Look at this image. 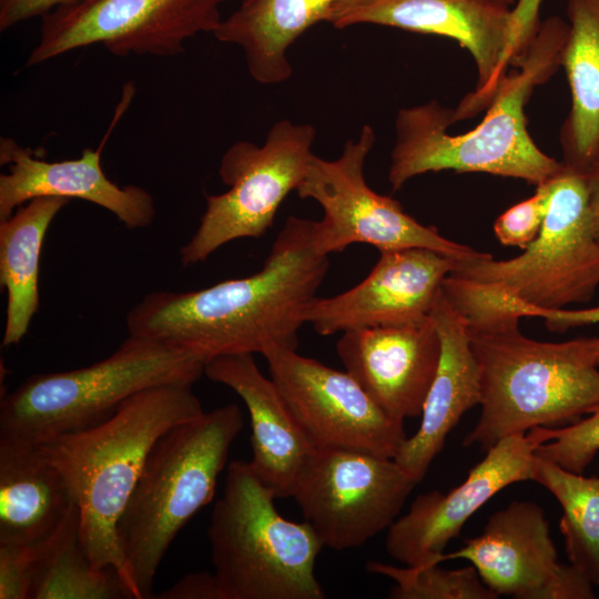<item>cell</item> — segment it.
Returning <instances> with one entry per match:
<instances>
[{
  "instance_id": "1",
  "label": "cell",
  "mask_w": 599,
  "mask_h": 599,
  "mask_svg": "<svg viewBox=\"0 0 599 599\" xmlns=\"http://www.w3.org/2000/svg\"><path fill=\"white\" fill-rule=\"evenodd\" d=\"M328 270L314 246V220L290 216L262 268L210 287L158 291L126 315L129 335L185 349L205 363L273 346L297 348L304 313Z\"/></svg>"
},
{
  "instance_id": "2",
  "label": "cell",
  "mask_w": 599,
  "mask_h": 599,
  "mask_svg": "<svg viewBox=\"0 0 599 599\" xmlns=\"http://www.w3.org/2000/svg\"><path fill=\"white\" fill-rule=\"evenodd\" d=\"M568 23L540 22L525 55L500 80L483 120L460 134L449 133L453 109L436 100L403 108L395 119L388 182L393 191L428 172L451 170L514 177L541 184L565 167L542 152L527 129L526 105L535 89L561 67Z\"/></svg>"
},
{
  "instance_id": "3",
  "label": "cell",
  "mask_w": 599,
  "mask_h": 599,
  "mask_svg": "<svg viewBox=\"0 0 599 599\" xmlns=\"http://www.w3.org/2000/svg\"><path fill=\"white\" fill-rule=\"evenodd\" d=\"M204 413L192 385H163L126 399L105 420L37 443L59 469L80 511V539L95 569H115L140 599L118 536L119 520L154 444Z\"/></svg>"
},
{
  "instance_id": "4",
  "label": "cell",
  "mask_w": 599,
  "mask_h": 599,
  "mask_svg": "<svg viewBox=\"0 0 599 599\" xmlns=\"http://www.w3.org/2000/svg\"><path fill=\"white\" fill-rule=\"evenodd\" d=\"M468 333L480 368L481 413L464 446L487 450L507 436L569 425L599 406V369L581 338L536 341L518 322Z\"/></svg>"
},
{
  "instance_id": "5",
  "label": "cell",
  "mask_w": 599,
  "mask_h": 599,
  "mask_svg": "<svg viewBox=\"0 0 599 599\" xmlns=\"http://www.w3.org/2000/svg\"><path fill=\"white\" fill-rule=\"evenodd\" d=\"M242 427L241 409L227 404L174 426L152 447L118 524L140 599L153 598V581L170 545L212 500Z\"/></svg>"
},
{
  "instance_id": "6",
  "label": "cell",
  "mask_w": 599,
  "mask_h": 599,
  "mask_svg": "<svg viewBox=\"0 0 599 599\" xmlns=\"http://www.w3.org/2000/svg\"><path fill=\"white\" fill-rule=\"evenodd\" d=\"M250 461L229 464L207 538L226 599H323L315 562L324 547L312 526L285 519Z\"/></svg>"
},
{
  "instance_id": "7",
  "label": "cell",
  "mask_w": 599,
  "mask_h": 599,
  "mask_svg": "<svg viewBox=\"0 0 599 599\" xmlns=\"http://www.w3.org/2000/svg\"><path fill=\"white\" fill-rule=\"evenodd\" d=\"M205 362L180 347L129 335L110 356L65 372L34 374L0 404V437L37 444L98 425L145 389L193 385Z\"/></svg>"
},
{
  "instance_id": "8",
  "label": "cell",
  "mask_w": 599,
  "mask_h": 599,
  "mask_svg": "<svg viewBox=\"0 0 599 599\" xmlns=\"http://www.w3.org/2000/svg\"><path fill=\"white\" fill-rule=\"evenodd\" d=\"M450 274L502 284L542 309L590 301L599 286V241L593 230L586 176L565 165L550 180L544 224L520 255L495 261L487 253L478 258L457 261Z\"/></svg>"
},
{
  "instance_id": "9",
  "label": "cell",
  "mask_w": 599,
  "mask_h": 599,
  "mask_svg": "<svg viewBox=\"0 0 599 599\" xmlns=\"http://www.w3.org/2000/svg\"><path fill=\"white\" fill-rule=\"evenodd\" d=\"M315 136L312 124L280 120L263 144L233 143L219 166L229 190L206 195L200 224L180 250L181 264L202 263L231 241L263 236L285 197L301 184L314 154Z\"/></svg>"
},
{
  "instance_id": "10",
  "label": "cell",
  "mask_w": 599,
  "mask_h": 599,
  "mask_svg": "<svg viewBox=\"0 0 599 599\" xmlns=\"http://www.w3.org/2000/svg\"><path fill=\"white\" fill-rule=\"evenodd\" d=\"M376 141L374 129L365 124L357 140H347L334 160L312 155L296 189L301 199L315 201L323 217L314 221V246L324 255L342 252L355 243L369 244L379 252L422 247L458 261L487 253L450 241L433 226L407 214L399 202L378 194L365 180L366 159Z\"/></svg>"
},
{
  "instance_id": "11",
  "label": "cell",
  "mask_w": 599,
  "mask_h": 599,
  "mask_svg": "<svg viewBox=\"0 0 599 599\" xmlns=\"http://www.w3.org/2000/svg\"><path fill=\"white\" fill-rule=\"evenodd\" d=\"M227 0H79L41 18L26 67L92 44L111 54L173 57L186 40L214 31Z\"/></svg>"
},
{
  "instance_id": "12",
  "label": "cell",
  "mask_w": 599,
  "mask_h": 599,
  "mask_svg": "<svg viewBox=\"0 0 599 599\" xmlns=\"http://www.w3.org/2000/svg\"><path fill=\"white\" fill-rule=\"evenodd\" d=\"M417 483L394 458L314 448L292 494L325 547H359L389 528Z\"/></svg>"
},
{
  "instance_id": "13",
  "label": "cell",
  "mask_w": 599,
  "mask_h": 599,
  "mask_svg": "<svg viewBox=\"0 0 599 599\" xmlns=\"http://www.w3.org/2000/svg\"><path fill=\"white\" fill-rule=\"evenodd\" d=\"M512 7L506 0H335L323 22L336 29L377 24L456 41L477 70L474 91L453 109L456 123L486 110L509 71Z\"/></svg>"
},
{
  "instance_id": "14",
  "label": "cell",
  "mask_w": 599,
  "mask_h": 599,
  "mask_svg": "<svg viewBox=\"0 0 599 599\" xmlns=\"http://www.w3.org/2000/svg\"><path fill=\"white\" fill-rule=\"evenodd\" d=\"M271 379L314 448H339L394 458L407 438L404 422L387 415L345 370L273 346L263 354Z\"/></svg>"
},
{
  "instance_id": "15",
  "label": "cell",
  "mask_w": 599,
  "mask_h": 599,
  "mask_svg": "<svg viewBox=\"0 0 599 599\" xmlns=\"http://www.w3.org/2000/svg\"><path fill=\"white\" fill-rule=\"evenodd\" d=\"M468 560L498 597L516 599H592V583L558 559L544 509L511 501L486 521L481 534L441 556L440 562Z\"/></svg>"
},
{
  "instance_id": "16",
  "label": "cell",
  "mask_w": 599,
  "mask_h": 599,
  "mask_svg": "<svg viewBox=\"0 0 599 599\" xmlns=\"http://www.w3.org/2000/svg\"><path fill=\"white\" fill-rule=\"evenodd\" d=\"M369 274L333 297H315L304 318L323 336L368 327L416 324L430 317L443 281L456 258L409 247L379 252Z\"/></svg>"
},
{
  "instance_id": "17",
  "label": "cell",
  "mask_w": 599,
  "mask_h": 599,
  "mask_svg": "<svg viewBox=\"0 0 599 599\" xmlns=\"http://www.w3.org/2000/svg\"><path fill=\"white\" fill-rule=\"evenodd\" d=\"M448 493L422 494L387 529L386 552L405 566L440 564L444 550L466 521L507 486L531 480L535 446L526 434L498 440Z\"/></svg>"
},
{
  "instance_id": "18",
  "label": "cell",
  "mask_w": 599,
  "mask_h": 599,
  "mask_svg": "<svg viewBox=\"0 0 599 599\" xmlns=\"http://www.w3.org/2000/svg\"><path fill=\"white\" fill-rule=\"evenodd\" d=\"M336 352L345 370L390 417L422 415L440 358L430 315L424 322L342 333Z\"/></svg>"
},
{
  "instance_id": "19",
  "label": "cell",
  "mask_w": 599,
  "mask_h": 599,
  "mask_svg": "<svg viewBox=\"0 0 599 599\" xmlns=\"http://www.w3.org/2000/svg\"><path fill=\"white\" fill-rule=\"evenodd\" d=\"M85 148L77 159L45 161L11 138L0 139V163L9 171L0 175V221L39 196L79 199L115 215L129 229L148 227L156 210L152 195L134 184L120 186L102 170L101 152Z\"/></svg>"
},
{
  "instance_id": "20",
  "label": "cell",
  "mask_w": 599,
  "mask_h": 599,
  "mask_svg": "<svg viewBox=\"0 0 599 599\" xmlns=\"http://www.w3.org/2000/svg\"><path fill=\"white\" fill-rule=\"evenodd\" d=\"M204 374L242 398L251 419L253 470L276 498L292 497L314 447L274 382L262 374L253 354L212 358L205 363Z\"/></svg>"
},
{
  "instance_id": "21",
  "label": "cell",
  "mask_w": 599,
  "mask_h": 599,
  "mask_svg": "<svg viewBox=\"0 0 599 599\" xmlns=\"http://www.w3.org/2000/svg\"><path fill=\"white\" fill-rule=\"evenodd\" d=\"M430 315L440 338L439 364L423 407L419 428L405 439L394 457L416 483L424 478L464 414L481 400L480 368L470 345L467 323L441 288Z\"/></svg>"
},
{
  "instance_id": "22",
  "label": "cell",
  "mask_w": 599,
  "mask_h": 599,
  "mask_svg": "<svg viewBox=\"0 0 599 599\" xmlns=\"http://www.w3.org/2000/svg\"><path fill=\"white\" fill-rule=\"evenodd\" d=\"M77 505L37 444L0 437V544L47 540Z\"/></svg>"
},
{
  "instance_id": "23",
  "label": "cell",
  "mask_w": 599,
  "mask_h": 599,
  "mask_svg": "<svg viewBox=\"0 0 599 599\" xmlns=\"http://www.w3.org/2000/svg\"><path fill=\"white\" fill-rule=\"evenodd\" d=\"M561 67L570 111L560 130L562 163L587 176L599 161V0H567Z\"/></svg>"
},
{
  "instance_id": "24",
  "label": "cell",
  "mask_w": 599,
  "mask_h": 599,
  "mask_svg": "<svg viewBox=\"0 0 599 599\" xmlns=\"http://www.w3.org/2000/svg\"><path fill=\"white\" fill-rule=\"evenodd\" d=\"M335 0H242L213 35L243 51L250 75L260 84L287 81L293 69L287 51L323 18Z\"/></svg>"
},
{
  "instance_id": "25",
  "label": "cell",
  "mask_w": 599,
  "mask_h": 599,
  "mask_svg": "<svg viewBox=\"0 0 599 599\" xmlns=\"http://www.w3.org/2000/svg\"><path fill=\"white\" fill-rule=\"evenodd\" d=\"M69 200L39 196L0 221V284L7 293L2 345L26 336L39 308V272L45 233Z\"/></svg>"
},
{
  "instance_id": "26",
  "label": "cell",
  "mask_w": 599,
  "mask_h": 599,
  "mask_svg": "<svg viewBox=\"0 0 599 599\" xmlns=\"http://www.w3.org/2000/svg\"><path fill=\"white\" fill-rule=\"evenodd\" d=\"M131 598L113 568L95 569L80 539V511L75 505L67 518L42 542L30 599Z\"/></svg>"
},
{
  "instance_id": "27",
  "label": "cell",
  "mask_w": 599,
  "mask_h": 599,
  "mask_svg": "<svg viewBox=\"0 0 599 599\" xmlns=\"http://www.w3.org/2000/svg\"><path fill=\"white\" fill-rule=\"evenodd\" d=\"M531 480L562 508L560 530L569 564L599 586V477H586L535 454Z\"/></svg>"
},
{
  "instance_id": "28",
  "label": "cell",
  "mask_w": 599,
  "mask_h": 599,
  "mask_svg": "<svg viewBox=\"0 0 599 599\" xmlns=\"http://www.w3.org/2000/svg\"><path fill=\"white\" fill-rule=\"evenodd\" d=\"M369 572L390 578L395 586L389 592L394 599H496L498 596L481 580L473 565L445 569L439 564L396 567L368 561Z\"/></svg>"
},
{
  "instance_id": "29",
  "label": "cell",
  "mask_w": 599,
  "mask_h": 599,
  "mask_svg": "<svg viewBox=\"0 0 599 599\" xmlns=\"http://www.w3.org/2000/svg\"><path fill=\"white\" fill-rule=\"evenodd\" d=\"M441 291L453 307L463 316L469 329H484L521 317H540L537 307L505 285L480 282L449 274Z\"/></svg>"
},
{
  "instance_id": "30",
  "label": "cell",
  "mask_w": 599,
  "mask_h": 599,
  "mask_svg": "<svg viewBox=\"0 0 599 599\" xmlns=\"http://www.w3.org/2000/svg\"><path fill=\"white\" fill-rule=\"evenodd\" d=\"M526 435L537 456L582 474L599 453V406L569 425L536 427Z\"/></svg>"
},
{
  "instance_id": "31",
  "label": "cell",
  "mask_w": 599,
  "mask_h": 599,
  "mask_svg": "<svg viewBox=\"0 0 599 599\" xmlns=\"http://www.w3.org/2000/svg\"><path fill=\"white\" fill-rule=\"evenodd\" d=\"M549 197L550 180L538 184L530 197L501 213L494 223L497 240L505 246L526 248L540 232Z\"/></svg>"
},
{
  "instance_id": "32",
  "label": "cell",
  "mask_w": 599,
  "mask_h": 599,
  "mask_svg": "<svg viewBox=\"0 0 599 599\" xmlns=\"http://www.w3.org/2000/svg\"><path fill=\"white\" fill-rule=\"evenodd\" d=\"M42 542L0 544V599H30Z\"/></svg>"
},
{
  "instance_id": "33",
  "label": "cell",
  "mask_w": 599,
  "mask_h": 599,
  "mask_svg": "<svg viewBox=\"0 0 599 599\" xmlns=\"http://www.w3.org/2000/svg\"><path fill=\"white\" fill-rule=\"evenodd\" d=\"M541 2L542 0H516L512 7L507 50L510 67L520 62L538 31Z\"/></svg>"
},
{
  "instance_id": "34",
  "label": "cell",
  "mask_w": 599,
  "mask_h": 599,
  "mask_svg": "<svg viewBox=\"0 0 599 599\" xmlns=\"http://www.w3.org/2000/svg\"><path fill=\"white\" fill-rule=\"evenodd\" d=\"M154 598L160 599H226L215 575L202 571L187 573Z\"/></svg>"
},
{
  "instance_id": "35",
  "label": "cell",
  "mask_w": 599,
  "mask_h": 599,
  "mask_svg": "<svg viewBox=\"0 0 599 599\" xmlns=\"http://www.w3.org/2000/svg\"><path fill=\"white\" fill-rule=\"evenodd\" d=\"M79 0H0V31Z\"/></svg>"
},
{
  "instance_id": "36",
  "label": "cell",
  "mask_w": 599,
  "mask_h": 599,
  "mask_svg": "<svg viewBox=\"0 0 599 599\" xmlns=\"http://www.w3.org/2000/svg\"><path fill=\"white\" fill-rule=\"evenodd\" d=\"M586 179L593 230L599 241V161Z\"/></svg>"
},
{
  "instance_id": "37",
  "label": "cell",
  "mask_w": 599,
  "mask_h": 599,
  "mask_svg": "<svg viewBox=\"0 0 599 599\" xmlns=\"http://www.w3.org/2000/svg\"><path fill=\"white\" fill-rule=\"evenodd\" d=\"M586 358L593 365H599V337L581 338Z\"/></svg>"
},
{
  "instance_id": "38",
  "label": "cell",
  "mask_w": 599,
  "mask_h": 599,
  "mask_svg": "<svg viewBox=\"0 0 599 599\" xmlns=\"http://www.w3.org/2000/svg\"><path fill=\"white\" fill-rule=\"evenodd\" d=\"M507 2H509L510 4H515L516 0H506Z\"/></svg>"
}]
</instances>
